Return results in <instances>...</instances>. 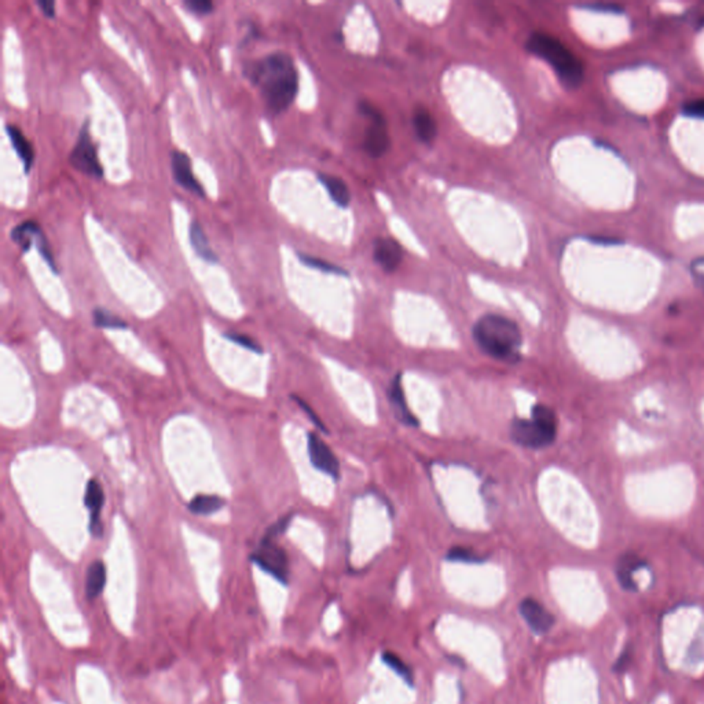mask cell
I'll list each match as a JSON object with an SVG mask.
<instances>
[{
    "mask_svg": "<svg viewBox=\"0 0 704 704\" xmlns=\"http://www.w3.org/2000/svg\"><path fill=\"white\" fill-rule=\"evenodd\" d=\"M244 76L259 89L265 109L271 114L286 112L299 91V73L286 53H271L244 64Z\"/></svg>",
    "mask_w": 704,
    "mask_h": 704,
    "instance_id": "6da1fadb",
    "label": "cell"
},
{
    "mask_svg": "<svg viewBox=\"0 0 704 704\" xmlns=\"http://www.w3.org/2000/svg\"><path fill=\"white\" fill-rule=\"evenodd\" d=\"M473 339L487 355L501 360L518 358L523 343L516 322L498 314L482 317L473 328Z\"/></svg>",
    "mask_w": 704,
    "mask_h": 704,
    "instance_id": "7a4b0ae2",
    "label": "cell"
},
{
    "mask_svg": "<svg viewBox=\"0 0 704 704\" xmlns=\"http://www.w3.org/2000/svg\"><path fill=\"white\" fill-rule=\"evenodd\" d=\"M526 49L532 55L546 61L553 68L564 87L572 89L581 86L583 80V67L560 40L546 33L536 32L528 37Z\"/></svg>",
    "mask_w": 704,
    "mask_h": 704,
    "instance_id": "3957f363",
    "label": "cell"
},
{
    "mask_svg": "<svg viewBox=\"0 0 704 704\" xmlns=\"http://www.w3.org/2000/svg\"><path fill=\"white\" fill-rule=\"evenodd\" d=\"M557 434V420L552 409L536 405L529 420H515L511 437L518 444L528 448H542L552 444Z\"/></svg>",
    "mask_w": 704,
    "mask_h": 704,
    "instance_id": "277c9868",
    "label": "cell"
},
{
    "mask_svg": "<svg viewBox=\"0 0 704 704\" xmlns=\"http://www.w3.org/2000/svg\"><path fill=\"white\" fill-rule=\"evenodd\" d=\"M359 112L370 121L364 132L363 149L367 156L378 159L388 152L391 145L387 121L382 113L369 102H360Z\"/></svg>",
    "mask_w": 704,
    "mask_h": 704,
    "instance_id": "5b68a950",
    "label": "cell"
},
{
    "mask_svg": "<svg viewBox=\"0 0 704 704\" xmlns=\"http://www.w3.org/2000/svg\"><path fill=\"white\" fill-rule=\"evenodd\" d=\"M251 561L255 563L264 572L279 581L282 585H288L289 581V560L288 554L279 547L274 539L264 538L261 540L258 549L251 554Z\"/></svg>",
    "mask_w": 704,
    "mask_h": 704,
    "instance_id": "8992f818",
    "label": "cell"
},
{
    "mask_svg": "<svg viewBox=\"0 0 704 704\" xmlns=\"http://www.w3.org/2000/svg\"><path fill=\"white\" fill-rule=\"evenodd\" d=\"M71 166L80 171L82 174L102 179L103 177V168L98 160L96 148L92 142L91 134H89V120H86L79 131V137L76 141V145L69 156Z\"/></svg>",
    "mask_w": 704,
    "mask_h": 704,
    "instance_id": "52a82bcc",
    "label": "cell"
},
{
    "mask_svg": "<svg viewBox=\"0 0 704 704\" xmlns=\"http://www.w3.org/2000/svg\"><path fill=\"white\" fill-rule=\"evenodd\" d=\"M10 238L21 248L22 252H28L35 245L37 252L40 254V256L51 268V271L58 274V268H57V264L53 258L49 241L43 233V230L35 220H26V222L17 225L10 231Z\"/></svg>",
    "mask_w": 704,
    "mask_h": 704,
    "instance_id": "ba28073f",
    "label": "cell"
},
{
    "mask_svg": "<svg viewBox=\"0 0 704 704\" xmlns=\"http://www.w3.org/2000/svg\"><path fill=\"white\" fill-rule=\"evenodd\" d=\"M308 455L315 469L337 479L340 475V464L331 447L315 434L308 435Z\"/></svg>",
    "mask_w": 704,
    "mask_h": 704,
    "instance_id": "9c48e42d",
    "label": "cell"
},
{
    "mask_svg": "<svg viewBox=\"0 0 704 704\" xmlns=\"http://www.w3.org/2000/svg\"><path fill=\"white\" fill-rule=\"evenodd\" d=\"M171 168H173L174 180H175L179 186H182L183 188L188 190L190 193H193L195 195L205 197L204 187H202V184L195 179V176L193 174L191 160H190V157L186 153H183L180 150H174L173 152V155H171Z\"/></svg>",
    "mask_w": 704,
    "mask_h": 704,
    "instance_id": "30bf717a",
    "label": "cell"
},
{
    "mask_svg": "<svg viewBox=\"0 0 704 704\" xmlns=\"http://www.w3.org/2000/svg\"><path fill=\"white\" fill-rule=\"evenodd\" d=\"M373 256L376 263L378 264L384 271L392 272L403 261V251L399 243L394 238H377L374 241Z\"/></svg>",
    "mask_w": 704,
    "mask_h": 704,
    "instance_id": "8fae6325",
    "label": "cell"
},
{
    "mask_svg": "<svg viewBox=\"0 0 704 704\" xmlns=\"http://www.w3.org/2000/svg\"><path fill=\"white\" fill-rule=\"evenodd\" d=\"M520 614L527 622L529 628L536 634L547 633L554 624V616L552 615L542 604L534 599H525L520 603Z\"/></svg>",
    "mask_w": 704,
    "mask_h": 704,
    "instance_id": "7c38bea8",
    "label": "cell"
},
{
    "mask_svg": "<svg viewBox=\"0 0 704 704\" xmlns=\"http://www.w3.org/2000/svg\"><path fill=\"white\" fill-rule=\"evenodd\" d=\"M85 504L89 511V531L95 538H100L103 528L100 523V511L105 504V494L96 480L88 482L85 494Z\"/></svg>",
    "mask_w": 704,
    "mask_h": 704,
    "instance_id": "4fadbf2b",
    "label": "cell"
},
{
    "mask_svg": "<svg viewBox=\"0 0 704 704\" xmlns=\"http://www.w3.org/2000/svg\"><path fill=\"white\" fill-rule=\"evenodd\" d=\"M6 132L8 135L11 146L14 148L17 156L19 157V160L24 164L25 174H29V171L35 163V149H33L32 143L26 139L24 132L12 124H6Z\"/></svg>",
    "mask_w": 704,
    "mask_h": 704,
    "instance_id": "5bb4252c",
    "label": "cell"
},
{
    "mask_svg": "<svg viewBox=\"0 0 704 704\" xmlns=\"http://www.w3.org/2000/svg\"><path fill=\"white\" fill-rule=\"evenodd\" d=\"M388 395H389V403L392 406V410H394V414L396 416V419L405 425H410V427L419 425L417 420L414 419V416L410 413V410L407 407L401 376L394 378L392 384L389 385Z\"/></svg>",
    "mask_w": 704,
    "mask_h": 704,
    "instance_id": "9a60e30c",
    "label": "cell"
},
{
    "mask_svg": "<svg viewBox=\"0 0 704 704\" xmlns=\"http://www.w3.org/2000/svg\"><path fill=\"white\" fill-rule=\"evenodd\" d=\"M188 238H190V245L194 249L197 256H200L206 263H218L219 262V258L212 251V248L209 245V241L206 238V234H205V231H204V229H202V226H201V223L198 220H193L191 222L190 231H188Z\"/></svg>",
    "mask_w": 704,
    "mask_h": 704,
    "instance_id": "2e32d148",
    "label": "cell"
},
{
    "mask_svg": "<svg viewBox=\"0 0 704 704\" xmlns=\"http://www.w3.org/2000/svg\"><path fill=\"white\" fill-rule=\"evenodd\" d=\"M413 127L417 138L424 143H432L438 135V125L427 109H417L413 114Z\"/></svg>",
    "mask_w": 704,
    "mask_h": 704,
    "instance_id": "e0dca14e",
    "label": "cell"
},
{
    "mask_svg": "<svg viewBox=\"0 0 704 704\" xmlns=\"http://www.w3.org/2000/svg\"><path fill=\"white\" fill-rule=\"evenodd\" d=\"M318 179L324 184V187L326 188V191L331 195V198L339 206L347 208L350 205L351 193H350V188H349V186L346 184V182L343 179H340L339 176L326 175V174H319Z\"/></svg>",
    "mask_w": 704,
    "mask_h": 704,
    "instance_id": "ac0fdd59",
    "label": "cell"
},
{
    "mask_svg": "<svg viewBox=\"0 0 704 704\" xmlns=\"http://www.w3.org/2000/svg\"><path fill=\"white\" fill-rule=\"evenodd\" d=\"M106 585V567L100 560L91 563L86 575V596L88 600H95L103 592Z\"/></svg>",
    "mask_w": 704,
    "mask_h": 704,
    "instance_id": "d6986e66",
    "label": "cell"
},
{
    "mask_svg": "<svg viewBox=\"0 0 704 704\" xmlns=\"http://www.w3.org/2000/svg\"><path fill=\"white\" fill-rule=\"evenodd\" d=\"M225 507V500L218 497V495H209V494H200V495H195L190 504H188V511L194 515H201V516H208V515H212V513H216L218 511H220L222 508Z\"/></svg>",
    "mask_w": 704,
    "mask_h": 704,
    "instance_id": "ffe728a7",
    "label": "cell"
},
{
    "mask_svg": "<svg viewBox=\"0 0 704 704\" xmlns=\"http://www.w3.org/2000/svg\"><path fill=\"white\" fill-rule=\"evenodd\" d=\"M644 563L634 554H626L623 556L620 560H619V564H617V571H616V575H617V579L620 582V585L626 589V590H637V586L633 581V571H635L637 568H640Z\"/></svg>",
    "mask_w": 704,
    "mask_h": 704,
    "instance_id": "44dd1931",
    "label": "cell"
},
{
    "mask_svg": "<svg viewBox=\"0 0 704 704\" xmlns=\"http://www.w3.org/2000/svg\"><path fill=\"white\" fill-rule=\"evenodd\" d=\"M94 324L98 328H106V329H125L127 324L118 318L117 315L112 314L110 311L105 308H96L94 311Z\"/></svg>",
    "mask_w": 704,
    "mask_h": 704,
    "instance_id": "7402d4cb",
    "label": "cell"
},
{
    "mask_svg": "<svg viewBox=\"0 0 704 704\" xmlns=\"http://www.w3.org/2000/svg\"><path fill=\"white\" fill-rule=\"evenodd\" d=\"M382 662L391 667L396 674H399L406 683L413 684V673L410 667L394 652H384L382 653Z\"/></svg>",
    "mask_w": 704,
    "mask_h": 704,
    "instance_id": "603a6c76",
    "label": "cell"
},
{
    "mask_svg": "<svg viewBox=\"0 0 704 704\" xmlns=\"http://www.w3.org/2000/svg\"><path fill=\"white\" fill-rule=\"evenodd\" d=\"M297 258L300 259L301 263L307 265V267H311V268H315V270H319V271H324V272H333V274H337V275H349V272L344 268L329 263V262H326L324 259H319V258H315V256H310V255H306V254H297Z\"/></svg>",
    "mask_w": 704,
    "mask_h": 704,
    "instance_id": "cb8c5ba5",
    "label": "cell"
},
{
    "mask_svg": "<svg viewBox=\"0 0 704 704\" xmlns=\"http://www.w3.org/2000/svg\"><path fill=\"white\" fill-rule=\"evenodd\" d=\"M447 560L450 561H461V563H482V557L472 552L470 549L455 546L450 549L447 553Z\"/></svg>",
    "mask_w": 704,
    "mask_h": 704,
    "instance_id": "d4e9b609",
    "label": "cell"
},
{
    "mask_svg": "<svg viewBox=\"0 0 704 704\" xmlns=\"http://www.w3.org/2000/svg\"><path fill=\"white\" fill-rule=\"evenodd\" d=\"M225 337H226L227 340H230V342H233V343L238 344L240 347H244V349L249 350V351L256 352V353H262V352H263L262 347H261V346H259V344H258L254 339H251V337H249V336H247V335L233 333V332H231V333H226V335H225Z\"/></svg>",
    "mask_w": 704,
    "mask_h": 704,
    "instance_id": "484cf974",
    "label": "cell"
},
{
    "mask_svg": "<svg viewBox=\"0 0 704 704\" xmlns=\"http://www.w3.org/2000/svg\"><path fill=\"white\" fill-rule=\"evenodd\" d=\"M183 4L187 11L195 15H206L213 11V3L211 0H186Z\"/></svg>",
    "mask_w": 704,
    "mask_h": 704,
    "instance_id": "4316f807",
    "label": "cell"
},
{
    "mask_svg": "<svg viewBox=\"0 0 704 704\" xmlns=\"http://www.w3.org/2000/svg\"><path fill=\"white\" fill-rule=\"evenodd\" d=\"M683 112L687 116L704 118V99H694L683 106Z\"/></svg>",
    "mask_w": 704,
    "mask_h": 704,
    "instance_id": "83f0119b",
    "label": "cell"
},
{
    "mask_svg": "<svg viewBox=\"0 0 704 704\" xmlns=\"http://www.w3.org/2000/svg\"><path fill=\"white\" fill-rule=\"evenodd\" d=\"M290 518H292V516H286V518L281 519L279 522H276L274 526H271V527L268 528V529H267V532H265V535H264V538H268V539H275L276 536L282 535V534L285 532V529H286L288 526H289V523H290Z\"/></svg>",
    "mask_w": 704,
    "mask_h": 704,
    "instance_id": "f1b7e54d",
    "label": "cell"
},
{
    "mask_svg": "<svg viewBox=\"0 0 704 704\" xmlns=\"http://www.w3.org/2000/svg\"><path fill=\"white\" fill-rule=\"evenodd\" d=\"M631 660H633V658H631V649H630V648H626V649L623 651V653L619 656V659L616 660L615 666H614V670L617 671V673H624V671L628 669V666H630Z\"/></svg>",
    "mask_w": 704,
    "mask_h": 704,
    "instance_id": "f546056e",
    "label": "cell"
},
{
    "mask_svg": "<svg viewBox=\"0 0 704 704\" xmlns=\"http://www.w3.org/2000/svg\"><path fill=\"white\" fill-rule=\"evenodd\" d=\"M36 4L40 7L42 12L46 17L53 18L55 15V3L53 0H37Z\"/></svg>",
    "mask_w": 704,
    "mask_h": 704,
    "instance_id": "4dcf8cb0",
    "label": "cell"
},
{
    "mask_svg": "<svg viewBox=\"0 0 704 704\" xmlns=\"http://www.w3.org/2000/svg\"><path fill=\"white\" fill-rule=\"evenodd\" d=\"M296 402H297V403H299V405L301 406V409H303V410H304V412H306V413H307V414L310 416V419H311V420H313V421L315 423V425H317V427H319V428H321L322 431H325V427H324V425L321 424V421H319V420L317 419V416H315V414L313 413V410H311V409H310V407H308V406H307V405H306V403H304V402H303L301 399L296 398Z\"/></svg>",
    "mask_w": 704,
    "mask_h": 704,
    "instance_id": "1f68e13d",
    "label": "cell"
},
{
    "mask_svg": "<svg viewBox=\"0 0 704 704\" xmlns=\"http://www.w3.org/2000/svg\"><path fill=\"white\" fill-rule=\"evenodd\" d=\"M586 7L593 8V10H599V8H601V10H606V11H608V10H611V11H617V10H619V7H617V6H614V4H606V6H604V4H592V6H586Z\"/></svg>",
    "mask_w": 704,
    "mask_h": 704,
    "instance_id": "d6a6232c",
    "label": "cell"
},
{
    "mask_svg": "<svg viewBox=\"0 0 704 704\" xmlns=\"http://www.w3.org/2000/svg\"><path fill=\"white\" fill-rule=\"evenodd\" d=\"M592 241L595 243H601V244H615L617 243L615 238H600V237H590Z\"/></svg>",
    "mask_w": 704,
    "mask_h": 704,
    "instance_id": "836d02e7",
    "label": "cell"
},
{
    "mask_svg": "<svg viewBox=\"0 0 704 704\" xmlns=\"http://www.w3.org/2000/svg\"><path fill=\"white\" fill-rule=\"evenodd\" d=\"M696 281H698V283H699V285H701V286L703 288L704 290V275H702V274L696 275Z\"/></svg>",
    "mask_w": 704,
    "mask_h": 704,
    "instance_id": "e575fe53",
    "label": "cell"
}]
</instances>
